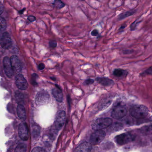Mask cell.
<instances>
[{
    "instance_id": "cell-1",
    "label": "cell",
    "mask_w": 152,
    "mask_h": 152,
    "mask_svg": "<svg viewBox=\"0 0 152 152\" xmlns=\"http://www.w3.org/2000/svg\"><path fill=\"white\" fill-rule=\"evenodd\" d=\"M131 116L137 119L144 118L147 117L149 113L148 108L144 105H134L130 109Z\"/></svg>"
},
{
    "instance_id": "cell-2",
    "label": "cell",
    "mask_w": 152,
    "mask_h": 152,
    "mask_svg": "<svg viewBox=\"0 0 152 152\" xmlns=\"http://www.w3.org/2000/svg\"><path fill=\"white\" fill-rule=\"evenodd\" d=\"M112 123V120L109 118H101L95 121L92 123V127L93 130H101L109 126Z\"/></svg>"
},
{
    "instance_id": "cell-3",
    "label": "cell",
    "mask_w": 152,
    "mask_h": 152,
    "mask_svg": "<svg viewBox=\"0 0 152 152\" xmlns=\"http://www.w3.org/2000/svg\"><path fill=\"white\" fill-rule=\"evenodd\" d=\"M127 113L126 106L123 104L116 105L112 112L111 116L113 118L120 119L124 118Z\"/></svg>"
},
{
    "instance_id": "cell-4",
    "label": "cell",
    "mask_w": 152,
    "mask_h": 152,
    "mask_svg": "<svg viewBox=\"0 0 152 152\" xmlns=\"http://www.w3.org/2000/svg\"><path fill=\"white\" fill-rule=\"evenodd\" d=\"M106 136V134L103 130H97L95 131L90 137V143L93 145H97L103 141Z\"/></svg>"
},
{
    "instance_id": "cell-5",
    "label": "cell",
    "mask_w": 152,
    "mask_h": 152,
    "mask_svg": "<svg viewBox=\"0 0 152 152\" xmlns=\"http://www.w3.org/2000/svg\"><path fill=\"white\" fill-rule=\"evenodd\" d=\"M134 138V137L132 134L126 133L117 136L115 138V141L119 145H122L132 142Z\"/></svg>"
},
{
    "instance_id": "cell-6",
    "label": "cell",
    "mask_w": 152,
    "mask_h": 152,
    "mask_svg": "<svg viewBox=\"0 0 152 152\" xmlns=\"http://www.w3.org/2000/svg\"><path fill=\"white\" fill-rule=\"evenodd\" d=\"M66 114L64 111H59L57 113L55 121V127L57 130H60L63 127L66 121Z\"/></svg>"
},
{
    "instance_id": "cell-7",
    "label": "cell",
    "mask_w": 152,
    "mask_h": 152,
    "mask_svg": "<svg viewBox=\"0 0 152 152\" xmlns=\"http://www.w3.org/2000/svg\"><path fill=\"white\" fill-rule=\"evenodd\" d=\"M50 96L47 92L45 91L39 92L36 96V103L38 105L47 103L49 100Z\"/></svg>"
},
{
    "instance_id": "cell-8",
    "label": "cell",
    "mask_w": 152,
    "mask_h": 152,
    "mask_svg": "<svg viewBox=\"0 0 152 152\" xmlns=\"http://www.w3.org/2000/svg\"><path fill=\"white\" fill-rule=\"evenodd\" d=\"M28 127L26 123H22L20 124L18 127V134L21 140L27 141L29 138Z\"/></svg>"
},
{
    "instance_id": "cell-9",
    "label": "cell",
    "mask_w": 152,
    "mask_h": 152,
    "mask_svg": "<svg viewBox=\"0 0 152 152\" xmlns=\"http://www.w3.org/2000/svg\"><path fill=\"white\" fill-rule=\"evenodd\" d=\"M15 83L18 88L21 90H26L28 86L27 81L21 74H18L15 77Z\"/></svg>"
},
{
    "instance_id": "cell-10",
    "label": "cell",
    "mask_w": 152,
    "mask_h": 152,
    "mask_svg": "<svg viewBox=\"0 0 152 152\" xmlns=\"http://www.w3.org/2000/svg\"><path fill=\"white\" fill-rule=\"evenodd\" d=\"M3 66L5 75L9 78L12 77L13 71L11 64L10 59L8 57H4L3 59Z\"/></svg>"
},
{
    "instance_id": "cell-11",
    "label": "cell",
    "mask_w": 152,
    "mask_h": 152,
    "mask_svg": "<svg viewBox=\"0 0 152 152\" xmlns=\"http://www.w3.org/2000/svg\"><path fill=\"white\" fill-rule=\"evenodd\" d=\"M10 59L13 73L16 74L20 73L21 70V65L18 57L15 55H13L11 57Z\"/></svg>"
},
{
    "instance_id": "cell-12",
    "label": "cell",
    "mask_w": 152,
    "mask_h": 152,
    "mask_svg": "<svg viewBox=\"0 0 152 152\" xmlns=\"http://www.w3.org/2000/svg\"><path fill=\"white\" fill-rule=\"evenodd\" d=\"M1 45L3 49H10L12 45V40L8 33L5 32L3 34L1 40Z\"/></svg>"
},
{
    "instance_id": "cell-13",
    "label": "cell",
    "mask_w": 152,
    "mask_h": 152,
    "mask_svg": "<svg viewBox=\"0 0 152 152\" xmlns=\"http://www.w3.org/2000/svg\"><path fill=\"white\" fill-rule=\"evenodd\" d=\"M92 150V145L88 142L83 143L79 145L74 152H90Z\"/></svg>"
},
{
    "instance_id": "cell-14",
    "label": "cell",
    "mask_w": 152,
    "mask_h": 152,
    "mask_svg": "<svg viewBox=\"0 0 152 152\" xmlns=\"http://www.w3.org/2000/svg\"><path fill=\"white\" fill-rule=\"evenodd\" d=\"M56 88H53L52 91L53 96L54 97L56 101L58 102H61L63 100V95L60 88L59 86L56 85Z\"/></svg>"
},
{
    "instance_id": "cell-15",
    "label": "cell",
    "mask_w": 152,
    "mask_h": 152,
    "mask_svg": "<svg viewBox=\"0 0 152 152\" xmlns=\"http://www.w3.org/2000/svg\"><path fill=\"white\" fill-rule=\"evenodd\" d=\"M112 103V100L110 97H106L102 99V101L99 103L98 105V109L100 110H104V109L108 108Z\"/></svg>"
},
{
    "instance_id": "cell-16",
    "label": "cell",
    "mask_w": 152,
    "mask_h": 152,
    "mask_svg": "<svg viewBox=\"0 0 152 152\" xmlns=\"http://www.w3.org/2000/svg\"><path fill=\"white\" fill-rule=\"evenodd\" d=\"M96 80L104 86H110L114 84V81L112 80L107 77H97Z\"/></svg>"
},
{
    "instance_id": "cell-17",
    "label": "cell",
    "mask_w": 152,
    "mask_h": 152,
    "mask_svg": "<svg viewBox=\"0 0 152 152\" xmlns=\"http://www.w3.org/2000/svg\"><path fill=\"white\" fill-rule=\"evenodd\" d=\"M17 113L20 119L23 121H25L26 119V113L25 108L22 105H18L17 107Z\"/></svg>"
},
{
    "instance_id": "cell-18",
    "label": "cell",
    "mask_w": 152,
    "mask_h": 152,
    "mask_svg": "<svg viewBox=\"0 0 152 152\" xmlns=\"http://www.w3.org/2000/svg\"><path fill=\"white\" fill-rule=\"evenodd\" d=\"M136 12V10H133L128 11L120 13L119 15L118 16L117 18L119 20H121L126 18H128L134 15V13Z\"/></svg>"
},
{
    "instance_id": "cell-19",
    "label": "cell",
    "mask_w": 152,
    "mask_h": 152,
    "mask_svg": "<svg viewBox=\"0 0 152 152\" xmlns=\"http://www.w3.org/2000/svg\"><path fill=\"white\" fill-rule=\"evenodd\" d=\"M15 99L16 102L20 105H22L24 103V96L23 94L19 91H17L15 92Z\"/></svg>"
},
{
    "instance_id": "cell-20",
    "label": "cell",
    "mask_w": 152,
    "mask_h": 152,
    "mask_svg": "<svg viewBox=\"0 0 152 152\" xmlns=\"http://www.w3.org/2000/svg\"><path fill=\"white\" fill-rule=\"evenodd\" d=\"M54 7L58 9H61L65 7V4L61 0H54L53 3Z\"/></svg>"
},
{
    "instance_id": "cell-21",
    "label": "cell",
    "mask_w": 152,
    "mask_h": 152,
    "mask_svg": "<svg viewBox=\"0 0 152 152\" xmlns=\"http://www.w3.org/2000/svg\"><path fill=\"white\" fill-rule=\"evenodd\" d=\"M26 145L24 143H20L17 146L14 152H26Z\"/></svg>"
},
{
    "instance_id": "cell-22",
    "label": "cell",
    "mask_w": 152,
    "mask_h": 152,
    "mask_svg": "<svg viewBox=\"0 0 152 152\" xmlns=\"http://www.w3.org/2000/svg\"><path fill=\"white\" fill-rule=\"evenodd\" d=\"M126 74H127L126 71L123 69H115L113 71V75L117 77H122L125 75Z\"/></svg>"
},
{
    "instance_id": "cell-23",
    "label": "cell",
    "mask_w": 152,
    "mask_h": 152,
    "mask_svg": "<svg viewBox=\"0 0 152 152\" xmlns=\"http://www.w3.org/2000/svg\"><path fill=\"white\" fill-rule=\"evenodd\" d=\"M6 22L4 18L0 17V31L3 32L6 29Z\"/></svg>"
},
{
    "instance_id": "cell-24",
    "label": "cell",
    "mask_w": 152,
    "mask_h": 152,
    "mask_svg": "<svg viewBox=\"0 0 152 152\" xmlns=\"http://www.w3.org/2000/svg\"><path fill=\"white\" fill-rule=\"evenodd\" d=\"M141 20L139 21L138 20H136L134 22H133L130 26V29L131 31H134L136 29L137 26V25L139 24V23L141 22Z\"/></svg>"
},
{
    "instance_id": "cell-25",
    "label": "cell",
    "mask_w": 152,
    "mask_h": 152,
    "mask_svg": "<svg viewBox=\"0 0 152 152\" xmlns=\"http://www.w3.org/2000/svg\"><path fill=\"white\" fill-rule=\"evenodd\" d=\"M31 152H46L43 148L40 147H37L34 148Z\"/></svg>"
},
{
    "instance_id": "cell-26",
    "label": "cell",
    "mask_w": 152,
    "mask_h": 152,
    "mask_svg": "<svg viewBox=\"0 0 152 152\" xmlns=\"http://www.w3.org/2000/svg\"><path fill=\"white\" fill-rule=\"evenodd\" d=\"M94 82V80L93 79H87L86 80H85V81H84V85H86V86H87V85L93 84Z\"/></svg>"
},
{
    "instance_id": "cell-27",
    "label": "cell",
    "mask_w": 152,
    "mask_h": 152,
    "mask_svg": "<svg viewBox=\"0 0 152 152\" xmlns=\"http://www.w3.org/2000/svg\"><path fill=\"white\" fill-rule=\"evenodd\" d=\"M152 67H151L150 68L148 69L147 70H145L142 74V75L145 76V75H151L152 74Z\"/></svg>"
},
{
    "instance_id": "cell-28",
    "label": "cell",
    "mask_w": 152,
    "mask_h": 152,
    "mask_svg": "<svg viewBox=\"0 0 152 152\" xmlns=\"http://www.w3.org/2000/svg\"><path fill=\"white\" fill-rule=\"evenodd\" d=\"M57 43L55 41H50L49 42V46L51 48H54L57 46Z\"/></svg>"
},
{
    "instance_id": "cell-29",
    "label": "cell",
    "mask_w": 152,
    "mask_h": 152,
    "mask_svg": "<svg viewBox=\"0 0 152 152\" xmlns=\"http://www.w3.org/2000/svg\"><path fill=\"white\" fill-rule=\"evenodd\" d=\"M91 35L94 37L98 36L99 35V31L96 29H94L92 31L91 33Z\"/></svg>"
},
{
    "instance_id": "cell-30",
    "label": "cell",
    "mask_w": 152,
    "mask_h": 152,
    "mask_svg": "<svg viewBox=\"0 0 152 152\" xmlns=\"http://www.w3.org/2000/svg\"><path fill=\"white\" fill-rule=\"evenodd\" d=\"M28 20H29L30 22H33L36 20L35 17L33 16H29L28 17Z\"/></svg>"
},
{
    "instance_id": "cell-31",
    "label": "cell",
    "mask_w": 152,
    "mask_h": 152,
    "mask_svg": "<svg viewBox=\"0 0 152 152\" xmlns=\"http://www.w3.org/2000/svg\"><path fill=\"white\" fill-rule=\"evenodd\" d=\"M4 10V7L3 4L0 2V16L3 12Z\"/></svg>"
},
{
    "instance_id": "cell-32",
    "label": "cell",
    "mask_w": 152,
    "mask_h": 152,
    "mask_svg": "<svg viewBox=\"0 0 152 152\" xmlns=\"http://www.w3.org/2000/svg\"><path fill=\"white\" fill-rule=\"evenodd\" d=\"M38 68L40 70H43V69H44L45 68V66L44 64H43V63H40V64L38 65Z\"/></svg>"
},
{
    "instance_id": "cell-33",
    "label": "cell",
    "mask_w": 152,
    "mask_h": 152,
    "mask_svg": "<svg viewBox=\"0 0 152 152\" xmlns=\"http://www.w3.org/2000/svg\"><path fill=\"white\" fill-rule=\"evenodd\" d=\"M126 25H123L120 26V28L119 31H123L125 28H126Z\"/></svg>"
},
{
    "instance_id": "cell-34",
    "label": "cell",
    "mask_w": 152,
    "mask_h": 152,
    "mask_svg": "<svg viewBox=\"0 0 152 152\" xmlns=\"http://www.w3.org/2000/svg\"><path fill=\"white\" fill-rule=\"evenodd\" d=\"M25 10H26V9H25V8H24V9H22V10H21L19 12L21 14H22V13H23V12L25 11Z\"/></svg>"
},
{
    "instance_id": "cell-35",
    "label": "cell",
    "mask_w": 152,
    "mask_h": 152,
    "mask_svg": "<svg viewBox=\"0 0 152 152\" xmlns=\"http://www.w3.org/2000/svg\"><path fill=\"white\" fill-rule=\"evenodd\" d=\"M51 79H52V80H56V79H55V78L51 77Z\"/></svg>"
},
{
    "instance_id": "cell-36",
    "label": "cell",
    "mask_w": 152,
    "mask_h": 152,
    "mask_svg": "<svg viewBox=\"0 0 152 152\" xmlns=\"http://www.w3.org/2000/svg\"><path fill=\"white\" fill-rule=\"evenodd\" d=\"M81 1H85V0H81Z\"/></svg>"
}]
</instances>
